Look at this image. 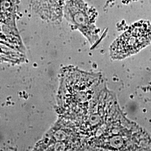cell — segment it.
<instances>
[{"label": "cell", "mask_w": 151, "mask_h": 151, "mask_svg": "<svg viewBox=\"0 0 151 151\" xmlns=\"http://www.w3.org/2000/svg\"><path fill=\"white\" fill-rule=\"evenodd\" d=\"M151 42V25L148 21L134 24L111 44L110 52L113 60H122L145 48Z\"/></svg>", "instance_id": "1"}, {"label": "cell", "mask_w": 151, "mask_h": 151, "mask_svg": "<svg viewBox=\"0 0 151 151\" xmlns=\"http://www.w3.org/2000/svg\"><path fill=\"white\" fill-rule=\"evenodd\" d=\"M14 15V0H0V22L12 29H17Z\"/></svg>", "instance_id": "4"}, {"label": "cell", "mask_w": 151, "mask_h": 151, "mask_svg": "<svg viewBox=\"0 0 151 151\" xmlns=\"http://www.w3.org/2000/svg\"><path fill=\"white\" fill-rule=\"evenodd\" d=\"M65 15L67 20L78 27L90 40L95 35V16L83 0L67 1Z\"/></svg>", "instance_id": "3"}, {"label": "cell", "mask_w": 151, "mask_h": 151, "mask_svg": "<svg viewBox=\"0 0 151 151\" xmlns=\"http://www.w3.org/2000/svg\"><path fill=\"white\" fill-rule=\"evenodd\" d=\"M75 132L67 119L62 117L34 147L36 151L79 150Z\"/></svg>", "instance_id": "2"}]
</instances>
